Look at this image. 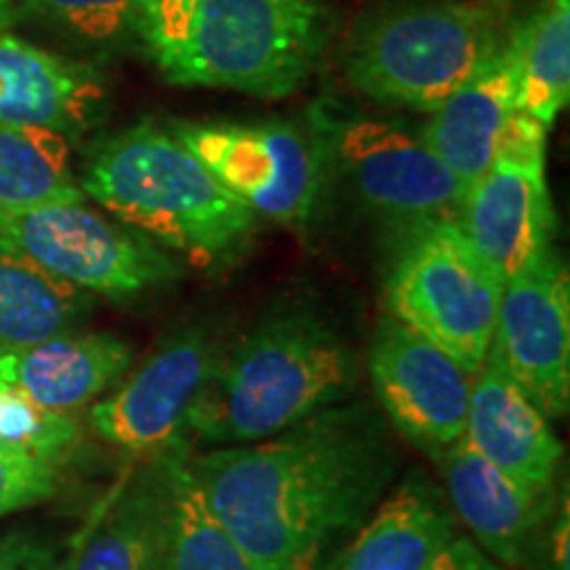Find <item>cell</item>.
I'll return each instance as SVG.
<instances>
[{
	"mask_svg": "<svg viewBox=\"0 0 570 570\" xmlns=\"http://www.w3.org/2000/svg\"><path fill=\"white\" fill-rule=\"evenodd\" d=\"M386 420L327 407L256 444L190 454L202 494L256 570H323L394 479Z\"/></svg>",
	"mask_w": 570,
	"mask_h": 570,
	"instance_id": "obj_1",
	"label": "cell"
},
{
	"mask_svg": "<svg viewBox=\"0 0 570 570\" xmlns=\"http://www.w3.org/2000/svg\"><path fill=\"white\" fill-rule=\"evenodd\" d=\"M138 40L164 80L285 98L309 80L333 32L320 0H138Z\"/></svg>",
	"mask_w": 570,
	"mask_h": 570,
	"instance_id": "obj_2",
	"label": "cell"
},
{
	"mask_svg": "<svg viewBox=\"0 0 570 570\" xmlns=\"http://www.w3.org/2000/svg\"><path fill=\"white\" fill-rule=\"evenodd\" d=\"M360 360L327 320L306 309L262 320L214 370L188 415L185 441L256 444L341 402Z\"/></svg>",
	"mask_w": 570,
	"mask_h": 570,
	"instance_id": "obj_3",
	"label": "cell"
},
{
	"mask_svg": "<svg viewBox=\"0 0 570 570\" xmlns=\"http://www.w3.org/2000/svg\"><path fill=\"white\" fill-rule=\"evenodd\" d=\"M80 188L125 227L202 269L233 265L256 230V214L154 122L98 142Z\"/></svg>",
	"mask_w": 570,
	"mask_h": 570,
	"instance_id": "obj_4",
	"label": "cell"
},
{
	"mask_svg": "<svg viewBox=\"0 0 570 570\" xmlns=\"http://www.w3.org/2000/svg\"><path fill=\"white\" fill-rule=\"evenodd\" d=\"M502 48L497 13L465 0H410L367 13L341 67L360 96L431 114Z\"/></svg>",
	"mask_w": 570,
	"mask_h": 570,
	"instance_id": "obj_5",
	"label": "cell"
},
{
	"mask_svg": "<svg viewBox=\"0 0 570 570\" xmlns=\"http://www.w3.org/2000/svg\"><path fill=\"white\" fill-rule=\"evenodd\" d=\"M502 283L458 223L402 235L386 277L389 315L475 375L494 344Z\"/></svg>",
	"mask_w": 570,
	"mask_h": 570,
	"instance_id": "obj_6",
	"label": "cell"
},
{
	"mask_svg": "<svg viewBox=\"0 0 570 570\" xmlns=\"http://www.w3.org/2000/svg\"><path fill=\"white\" fill-rule=\"evenodd\" d=\"M312 127L325 142L333 173L375 217L402 233L458 223L465 188L420 132L367 114L327 111H317Z\"/></svg>",
	"mask_w": 570,
	"mask_h": 570,
	"instance_id": "obj_7",
	"label": "cell"
},
{
	"mask_svg": "<svg viewBox=\"0 0 570 570\" xmlns=\"http://www.w3.org/2000/svg\"><path fill=\"white\" fill-rule=\"evenodd\" d=\"M167 130L256 217L304 225L323 204L331 161L312 125L169 122Z\"/></svg>",
	"mask_w": 570,
	"mask_h": 570,
	"instance_id": "obj_8",
	"label": "cell"
},
{
	"mask_svg": "<svg viewBox=\"0 0 570 570\" xmlns=\"http://www.w3.org/2000/svg\"><path fill=\"white\" fill-rule=\"evenodd\" d=\"M0 238L85 294L138 296L180 275V265L159 246L85 204H53L0 219Z\"/></svg>",
	"mask_w": 570,
	"mask_h": 570,
	"instance_id": "obj_9",
	"label": "cell"
},
{
	"mask_svg": "<svg viewBox=\"0 0 570 570\" xmlns=\"http://www.w3.org/2000/svg\"><path fill=\"white\" fill-rule=\"evenodd\" d=\"M219 362L217 338L202 325L185 327L92 404L88 423L98 439L130 458H156L188 444V415Z\"/></svg>",
	"mask_w": 570,
	"mask_h": 570,
	"instance_id": "obj_10",
	"label": "cell"
},
{
	"mask_svg": "<svg viewBox=\"0 0 570 570\" xmlns=\"http://www.w3.org/2000/svg\"><path fill=\"white\" fill-rule=\"evenodd\" d=\"M367 367L386 423L412 446L439 462L465 439L473 375L439 346L386 315L370 344Z\"/></svg>",
	"mask_w": 570,
	"mask_h": 570,
	"instance_id": "obj_11",
	"label": "cell"
},
{
	"mask_svg": "<svg viewBox=\"0 0 570 570\" xmlns=\"http://www.w3.org/2000/svg\"><path fill=\"white\" fill-rule=\"evenodd\" d=\"M491 348L547 417L568 415L570 277L558 248L502 285Z\"/></svg>",
	"mask_w": 570,
	"mask_h": 570,
	"instance_id": "obj_12",
	"label": "cell"
},
{
	"mask_svg": "<svg viewBox=\"0 0 570 570\" xmlns=\"http://www.w3.org/2000/svg\"><path fill=\"white\" fill-rule=\"evenodd\" d=\"M458 227L502 285L537 265L554 248L558 233L544 156H497L465 190Z\"/></svg>",
	"mask_w": 570,
	"mask_h": 570,
	"instance_id": "obj_13",
	"label": "cell"
},
{
	"mask_svg": "<svg viewBox=\"0 0 570 570\" xmlns=\"http://www.w3.org/2000/svg\"><path fill=\"white\" fill-rule=\"evenodd\" d=\"M465 441L531 494L552 497L562 444L550 417L533 404L494 348L473 375Z\"/></svg>",
	"mask_w": 570,
	"mask_h": 570,
	"instance_id": "obj_14",
	"label": "cell"
},
{
	"mask_svg": "<svg viewBox=\"0 0 570 570\" xmlns=\"http://www.w3.org/2000/svg\"><path fill=\"white\" fill-rule=\"evenodd\" d=\"M104 106L96 67L0 30V125L46 127L71 140L98 122Z\"/></svg>",
	"mask_w": 570,
	"mask_h": 570,
	"instance_id": "obj_15",
	"label": "cell"
},
{
	"mask_svg": "<svg viewBox=\"0 0 570 570\" xmlns=\"http://www.w3.org/2000/svg\"><path fill=\"white\" fill-rule=\"evenodd\" d=\"M439 465L444 470L449 508L454 518L473 533L489 558L508 568H523L550 499H541L520 487L508 473L481 458L465 439L449 449Z\"/></svg>",
	"mask_w": 570,
	"mask_h": 570,
	"instance_id": "obj_16",
	"label": "cell"
},
{
	"mask_svg": "<svg viewBox=\"0 0 570 570\" xmlns=\"http://www.w3.org/2000/svg\"><path fill=\"white\" fill-rule=\"evenodd\" d=\"M518 92L515 46L508 40L479 75L431 111V119L420 130L431 151L465 190L494 164L499 138L518 111Z\"/></svg>",
	"mask_w": 570,
	"mask_h": 570,
	"instance_id": "obj_17",
	"label": "cell"
},
{
	"mask_svg": "<svg viewBox=\"0 0 570 570\" xmlns=\"http://www.w3.org/2000/svg\"><path fill=\"white\" fill-rule=\"evenodd\" d=\"M454 537L449 502L412 473L377 502L331 570H428Z\"/></svg>",
	"mask_w": 570,
	"mask_h": 570,
	"instance_id": "obj_18",
	"label": "cell"
},
{
	"mask_svg": "<svg viewBox=\"0 0 570 570\" xmlns=\"http://www.w3.org/2000/svg\"><path fill=\"white\" fill-rule=\"evenodd\" d=\"M190 446L159 454L151 570H256L233 533L209 510L190 470Z\"/></svg>",
	"mask_w": 570,
	"mask_h": 570,
	"instance_id": "obj_19",
	"label": "cell"
},
{
	"mask_svg": "<svg viewBox=\"0 0 570 570\" xmlns=\"http://www.w3.org/2000/svg\"><path fill=\"white\" fill-rule=\"evenodd\" d=\"M132 346L114 333H61L13 352V383L42 407H88L130 373Z\"/></svg>",
	"mask_w": 570,
	"mask_h": 570,
	"instance_id": "obj_20",
	"label": "cell"
},
{
	"mask_svg": "<svg viewBox=\"0 0 570 570\" xmlns=\"http://www.w3.org/2000/svg\"><path fill=\"white\" fill-rule=\"evenodd\" d=\"M90 298L0 238V348H27L80 325Z\"/></svg>",
	"mask_w": 570,
	"mask_h": 570,
	"instance_id": "obj_21",
	"label": "cell"
},
{
	"mask_svg": "<svg viewBox=\"0 0 570 570\" xmlns=\"http://www.w3.org/2000/svg\"><path fill=\"white\" fill-rule=\"evenodd\" d=\"M69 138L46 127L0 125V219L53 204H85Z\"/></svg>",
	"mask_w": 570,
	"mask_h": 570,
	"instance_id": "obj_22",
	"label": "cell"
},
{
	"mask_svg": "<svg viewBox=\"0 0 570 570\" xmlns=\"http://www.w3.org/2000/svg\"><path fill=\"white\" fill-rule=\"evenodd\" d=\"M156 510H159V454L111 499L77 550L69 570H151Z\"/></svg>",
	"mask_w": 570,
	"mask_h": 570,
	"instance_id": "obj_23",
	"label": "cell"
},
{
	"mask_svg": "<svg viewBox=\"0 0 570 570\" xmlns=\"http://www.w3.org/2000/svg\"><path fill=\"white\" fill-rule=\"evenodd\" d=\"M518 109L550 130L570 96V3H547L512 35Z\"/></svg>",
	"mask_w": 570,
	"mask_h": 570,
	"instance_id": "obj_24",
	"label": "cell"
},
{
	"mask_svg": "<svg viewBox=\"0 0 570 570\" xmlns=\"http://www.w3.org/2000/svg\"><path fill=\"white\" fill-rule=\"evenodd\" d=\"M27 11L92 51H119L138 40V0H19Z\"/></svg>",
	"mask_w": 570,
	"mask_h": 570,
	"instance_id": "obj_25",
	"label": "cell"
},
{
	"mask_svg": "<svg viewBox=\"0 0 570 570\" xmlns=\"http://www.w3.org/2000/svg\"><path fill=\"white\" fill-rule=\"evenodd\" d=\"M80 423L71 412L42 407L17 383L0 386V446L61 465V460L80 444Z\"/></svg>",
	"mask_w": 570,
	"mask_h": 570,
	"instance_id": "obj_26",
	"label": "cell"
},
{
	"mask_svg": "<svg viewBox=\"0 0 570 570\" xmlns=\"http://www.w3.org/2000/svg\"><path fill=\"white\" fill-rule=\"evenodd\" d=\"M59 465L0 446V518L46 502L59 489Z\"/></svg>",
	"mask_w": 570,
	"mask_h": 570,
	"instance_id": "obj_27",
	"label": "cell"
},
{
	"mask_svg": "<svg viewBox=\"0 0 570 570\" xmlns=\"http://www.w3.org/2000/svg\"><path fill=\"white\" fill-rule=\"evenodd\" d=\"M0 570H67V562L56 541L19 531L0 539Z\"/></svg>",
	"mask_w": 570,
	"mask_h": 570,
	"instance_id": "obj_28",
	"label": "cell"
},
{
	"mask_svg": "<svg viewBox=\"0 0 570 570\" xmlns=\"http://www.w3.org/2000/svg\"><path fill=\"white\" fill-rule=\"evenodd\" d=\"M428 570H497L481 550H475L473 541L465 537H454L444 550L439 552V558L428 566Z\"/></svg>",
	"mask_w": 570,
	"mask_h": 570,
	"instance_id": "obj_29",
	"label": "cell"
},
{
	"mask_svg": "<svg viewBox=\"0 0 570 570\" xmlns=\"http://www.w3.org/2000/svg\"><path fill=\"white\" fill-rule=\"evenodd\" d=\"M19 17V0H0V30H11Z\"/></svg>",
	"mask_w": 570,
	"mask_h": 570,
	"instance_id": "obj_30",
	"label": "cell"
},
{
	"mask_svg": "<svg viewBox=\"0 0 570 570\" xmlns=\"http://www.w3.org/2000/svg\"><path fill=\"white\" fill-rule=\"evenodd\" d=\"M13 352L17 348H0V386L13 383Z\"/></svg>",
	"mask_w": 570,
	"mask_h": 570,
	"instance_id": "obj_31",
	"label": "cell"
},
{
	"mask_svg": "<svg viewBox=\"0 0 570 570\" xmlns=\"http://www.w3.org/2000/svg\"><path fill=\"white\" fill-rule=\"evenodd\" d=\"M479 3H483V6H487L489 11H494L497 17H499V13H504V11L510 9L512 0H479Z\"/></svg>",
	"mask_w": 570,
	"mask_h": 570,
	"instance_id": "obj_32",
	"label": "cell"
},
{
	"mask_svg": "<svg viewBox=\"0 0 570 570\" xmlns=\"http://www.w3.org/2000/svg\"><path fill=\"white\" fill-rule=\"evenodd\" d=\"M552 3H570V0H552Z\"/></svg>",
	"mask_w": 570,
	"mask_h": 570,
	"instance_id": "obj_33",
	"label": "cell"
}]
</instances>
